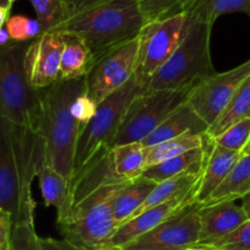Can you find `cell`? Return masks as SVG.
I'll list each match as a JSON object with an SVG mask.
<instances>
[{"label": "cell", "mask_w": 250, "mask_h": 250, "mask_svg": "<svg viewBox=\"0 0 250 250\" xmlns=\"http://www.w3.org/2000/svg\"><path fill=\"white\" fill-rule=\"evenodd\" d=\"M45 163L42 136L37 130L0 118V206L13 225H35L32 182Z\"/></svg>", "instance_id": "cell-1"}, {"label": "cell", "mask_w": 250, "mask_h": 250, "mask_svg": "<svg viewBox=\"0 0 250 250\" xmlns=\"http://www.w3.org/2000/svg\"><path fill=\"white\" fill-rule=\"evenodd\" d=\"M86 92L85 78L58 81L42 90L38 133L45 150V163L57 169L69 183L74 175L76 144L83 126L71 114L76 97Z\"/></svg>", "instance_id": "cell-2"}, {"label": "cell", "mask_w": 250, "mask_h": 250, "mask_svg": "<svg viewBox=\"0 0 250 250\" xmlns=\"http://www.w3.org/2000/svg\"><path fill=\"white\" fill-rule=\"evenodd\" d=\"M145 25L138 0H107L68 19L57 30L78 37L95 62L105 53L138 38Z\"/></svg>", "instance_id": "cell-3"}, {"label": "cell", "mask_w": 250, "mask_h": 250, "mask_svg": "<svg viewBox=\"0 0 250 250\" xmlns=\"http://www.w3.org/2000/svg\"><path fill=\"white\" fill-rule=\"evenodd\" d=\"M212 26L189 20V27L182 43L148 80L145 92L172 90L190 93L216 74L210 53Z\"/></svg>", "instance_id": "cell-4"}, {"label": "cell", "mask_w": 250, "mask_h": 250, "mask_svg": "<svg viewBox=\"0 0 250 250\" xmlns=\"http://www.w3.org/2000/svg\"><path fill=\"white\" fill-rule=\"evenodd\" d=\"M28 43H16L0 52V118L38 131L42 90L31 86L26 75Z\"/></svg>", "instance_id": "cell-5"}, {"label": "cell", "mask_w": 250, "mask_h": 250, "mask_svg": "<svg viewBox=\"0 0 250 250\" xmlns=\"http://www.w3.org/2000/svg\"><path fill=\"white\" fill-rule=\"evenodd\" d=\"M125 183L100 188L71 206L65 217L57 220L62 237L83 250L103 249L118 228L112 199Z\"/></svg>", "instance_id": "cell-6"}, {"label": "cell", "mask_w": 250, "mask_h": 250, "mask_svg": "<svg viewBox=\"0 0 250 250\" xmlns=\"http://www.w3.org/2000/svg\"><path fill=\"white\" fill-rule=\"evenodd\" d=\"M141 92H145V85L134 75L122 88L98 103L95 115L79 135L74 161V175L80 172L100 148H110L129 104Z\"/></svg>", "instance_id": "cell-7"}, {"label": "cell", "mask_w": 250, "mask_h": 250, "mask_svg": "<svg viewBox=\"0 0 250 250\" xmlns=\"http://www.w3.org/2000/svg\"><path fill=\"white\" fill-rule=\"evenodd\" d=\"M189 93L183 91H146L136 95L129 104L110 148L125 144L141 143L169 117Z\"/></svg>", "instance_id": "cell-8"}, {"label": "cell", "mask_w": 250, "mask_h": 250, "mask_svg": "<svg viewBox=\"0 0 250 250\" xmlns=\"http://www.w3.org/2000/svg\"><path fill=\"white\" fill-rule=\"evenodd\" d=\"M189 19L185 14L147 22L138 36L139 50L135 78L145 85L168 60L185 37Z\"/></svg>", "instance_id": "cell-9"}, {"label": "cell", "mask_w": 250, "mask_h": 250, "mask_svg": "<svg viewBox=\"0 0 250 250\" xmlns=\"http://www.w3.org/2000/svg\"><path fill=\"white\" fill-rule=\"evenodd\" d=\"M139 40L130 41L95 60L85 76L86 95L96 103L122 88L135 75Z\"/></svg>", "instance_id": "cell-10"}, {"label": "cell", "mask_w": 250, "mask_h": 250, "mask_svg": "<svg viewBox=\"0 0 250 250\" xmlns=\"http://www.w3.org/2000/svg\"><path fill=\"white\" fill-rule=\"evenodd\" d=\"M196 201L188 204L175 215L150 232L120 247L125 250H188L199 243L200 218Z\"/></svg>", "instance_id": "cell-11"}, {"label": "cell", "mask_w": 250, "mask_h": 250, "mask_svg": "<svg viewBox=\"0 0 250 250\" xmlns=\"http://www.w3.org/2000/svg\"><path fill=\"white\" fill-rule=\"evenodd\" d=\"M249 75L250 59L232 70L213 74L189 93L187 102L211 126Z\"/></svg>", "instance_id": "cell-12"}, {"label": "cell", "mask_w": 250, "mask_h": 250, "mask_svg": "<svg viewBox=\"0 0 250 250\" xmlns=\"http://www.w3.org/2000/svg\"><path fill=\"white\" fill-rule=\"evenodd\" d=\"M64 42L65 33L54 30L43 32L28 43L25 55V69L33 88L44 90L59 81Z\"/></svg>", "instance_id": "cell-13"}, {"label": "cell", "mask_w": 250, "mask_h": 250, "mask_svg": "<svg viewBox=\"0 0 250 250\" xmlns=\"http://www.w3.org/2000/svg\"><path fill=\"white\" fill-rule=\"evenodd\" d=\"M195 194L196 190L193 191L190 195L185 196V198L174 199V200L160 204V205H156L153 208L143 211L139 215H135L117 228L113 237L110 238L104 248L124 247L125 244L133 242L140 235L150 232L151 229H153L158 225L175 215L178 211L182 210L188 204L195 201Z\"/></svg>", "instance_id": "cell-14"}, {"label": "cell", "mask_w": 250, "mask_h": 250, "mask_svg": "<svg viewBox=\"0 0 250 250\" xmlns=\"http://www.w3.org/2000/svg\"><path fill=\"white\" fill-rule=\"evenodd\" d=\"M200 237L198 245H210L237 229L248 220L243 206L233 200L201 205L199 208Z\"/></svg>", "instance_id": "cell-15"}, {"label": "cell", "mask_w": 250, "mask_h": 250, "mask_svg": "<svg viewBox=\"0 0 250 250\" xmlns=\"http://www.w3.org/2000/svg\"><path fill=\"white\" fill-rule=\"evenodd\" d=\"M213 140L208 136L204 146L188 151L179 156L145 168L143 175L155 183H161L177 175H201L208 155L212 151Z\"/></svg>", "instance_id": "cell-16"}, {"label": "cell", "mask_w": 250, "mask_h": 250, "mask_svg": "<svg viewBox=\"0 0 250 250\" xmlns=\"http://www.w3.org/2000/svg\"><path fill=\"white\" fill-rule=\"evenodd\" d=\"M208 129V125L199 117L193 107L188 102H184L140 144L144 147H150L156 144L170 140L190 131L196 134H205Z\"/></svg>", "instance_id": "cell-17"}, {"label": "cell", "mask_w": 250, "mask_h": 250, "mask_svg": "<svg viewBox=\"0 0 250 250\" xmlns=\"http://www.w3.org/2000/svg\"><path fill=\"white\" fill-rule=\"evenodd\" d=\"M242 153L237 151L227 150L218 145H213L212 151L208 155L204 167L203 174L199 180L195 194V201L203 205L208 200L213 191L227 178L232 168L240 158Z\"/></svg>", "instance_id": "cell-18"}, {"label": "cell", "mask_w": 250, "mask_h": 250, "mask_svg": "<svg viewBox=\"0 0 250 250\" xmlns=\"http://www.w3.org/2000/svg\"><path fill=\"white\" fill-rule=\"evenodd\" d=\"M157 183L140 177L135 180L125 183L112 199V210L118 227L130 220L147 199Z\"/></svg>", "instance_id": "cell-19"}, {"label": "cell", "mask_w": 250, "mask_h": 250, "mask_svg": "<svg viewBox=\"0 0 250 250\" xmlns=\"http://www.w3.org/2000/svg\"><path fill=\"white\" fill-rule=\"evenodd\" d=\"M37 177L44 205L57 208V220L65 217L70 211V183L48 163H43Z\"/></svg>", "instance_id": "cell-20"}, {"label": "cell", "mask_w": 250, "mask_h": 250, "mask_svg": "<svg viewBox=\"0 0 250 250\" xmlns=\"http://www.w3.org/2000/svg\"><path fill=\"white\" fill-rule=\"evenodd\" d=\"M92 65L93 58L87 47L78 37L65 33V42L60 60L59 81L85 78Z\"/></svg>", "instance_id": "cell-21"}, {"label": "cell", "mask_w": 250, "mask_h": 250, "mask_svg": "<svg viewBox=\"0 0 250 250\" xmlns=\"http://www.w3.org/2000/svg\"><path fill=\"white\" fill-rule=\"evenodd\" d=\"M250 193V153L242 155L220 187L203 205L242 199Z\"/></svg>", "instance_id": "cell-22"}, {"label": "cell", "mask_w": 250, "mask_h": 250, "mask_svg": "<svg viewBox=\"0 0 250 250\" xmlns=\"http://www.w3.org/2000/svg\"><path fill=\"white\" fill-rule=\"evenodd\" d=\"M201 175H177V177L169 178L163 182L157 183L150 195L147 196L143 205L139 210L134 213V216L139 215L147 208H153L160 204L167 203V201L174 200V199L185 198L190 195L193 191L198 189L199 180ZM133 216V217H134Z\"/></svg>", "instance_id": "cell-23"}, {"label": "cell", "mask_w": 250, "mask_h": 250, "mask_svg": "<svg viewBox=\"0 0 250 250\" xmlns=\"http://www.w3.org/2000/svg\"><path fill=\"white\" fill-rule=\"evenodd\" d=\"M206 140H208V134L206 133L196 134L190 131V133H185L183 135L177 136V138L170 139V140L156 144L150 147H145L146 168L169 160L175 156L182 155L188 151L194 150V148L201 147Z\"/></svg>", "instance_id": "cell-24"}, {"label": "cell", "mask_w": 250, "mask_h": 250, "mask_svg": "<svg viewBox=\"0 0 250 250\" xmlns=\"http://www.w3.org/2000/svg\"><path fill=\"white\" fill-rule=\"evenodd\" d=\"M115 173L123 182H131L143 175L146 168L145 147L140 143L125 144L112 148Z\"/></svg>", "instance_id": "cell-25"}, {"label": "cell", "mask_w": 250, "mask_h": 250, "mask_svg": "<svg viewBox=\"0 0 250 250\" xmlns=\"http://www.w3.org/2000/svg\"><path fill=\"white\" fill-rule=\"evenodd\" d=\"M243 13L250 18V0H196L185 13L190 21L213 25L220 16Z\"/></svg>", "instance_id": "cell-26"}, {"label": "cell", "mask_w": 250, "mask_h": 250, "mask_svg": "<svg viewBox=\"0 0 250 250\" xmlns=\"http://www.w3.org/2000/svg\"><path fill=\"white\" fill-rule=\"evenodd\" d=\"M245 117H250V75L235 91L234 96L225 108L222 114L211 126H208L206 134L208 138L215 139L216 136L221 135L226 129L229 128L230 125Z\"/></svg>", "instance_id": "cell-27"}, {"label": "cell", "mask_w": 250, "mask_h": 250, "mask_svg": "<svg viewBox=\"0 0 250 250\" xmlns=\"http://www.w3.org/2000/svg\"><path fill=\"white\" fill-rule=\"evenodd\" d=\"M146 23L182 15L196 0H138Z\"/></svg>", "instance_id": "cell-28"}, {"label": "cell", "mask_w": 250, "mask_h": 250, "mask_svg": "<svg viewBox=\"0 0 250 250\" xmlns=\"http://www.w3.org/2000/svg\"><path fill=\"white\" fill-rule=\"evenodd\" d=\"M43 32L57 30L66 21V15L60 0H30Z\"/></svg>", "instance_id": "cell-29"}, {"label": "cell", "mask_w": 250, "mask_h": 250, "mask_svg": "<svg viewBox=\"0 0 250 250\" xmlns=\"http://www.w3.org/2000/svg\"><path fill=\"white\" fill-rule=\"evenodd\" d=\"M212 140L221 147L242 153L248 141L250 140V117L238 120Z\"/></svg>", "instance_id": "cell-30"}, {"label": "cell", "mask_w": 250, "mask_h": 250, "mask_svg": "<svg viewBox=\"0 0 250 250\" xmlns=\"http://www.w3.org/2000/svg\"><path fill=\"white\" fill-rule=\"evenodd\" d=\"M5 27L11 40L16 43L31 42L43 33L42 26L37 19L23 15L10 16L6 21Z\"/></svg>", "instance_id": "cell-31"}, {"label": "cell", "mask_w": 250, "mask_h": 250, "mask_svg": "<svg viewBox=\"0 0 250 250\" xmlns=\"http://www.w3.org/2000/svg\"><path fill=\"white\" fill-rule=\"evenodd\" d=\"M10 250H41L35 225L31 223L13 225Z\"/></svg>", "instance_id": "cell-32"}, {"label": "cell", "mask_w": 250, "mask_h": 250, "mask_svg": "<svg viewBox=\"0 0 250 250\" xmlns=\"http://www.w3.org/2000/svg\"><path fill=\"white\" fill-rule=\"evenodd\" d=\"M210 247L223 250H250V218L222 239L210 244Z\"/></svg>", "instance_id": "cell-33"}, {"label": "cell", "mask_w": 250, "mask_h": 250, "mask_svg": "<svg viewBox=\"0 0 250 250\" xmlns=\"http://www.w3.org/2000/svg\"><path fill=\"white\" fill-rule=\"evenodd\" d=\"M96 108H97V104L85 92L75 98L70 110L73 117L78 120V123L83 129L95 115Z\"/></svg>", "instance_id": "cell-34"}, {"label": "cell", "mask_w": 250, "mask_h": 250, "mask_svg": "<svg viewBox=\"0 0 250 250\" xmlns=\"http://www.w3.org/2000/svg\"><path fill=\"white\" fill-rule=\"evenodd\" d=\"M60 1H62L64 11H65L66 20H68V19L83 13L93 6L104 3L107 0H60Z\"/></svg>", "instance_id": "cell-35"}, {"label": "cell", "mask_w": 250, "mask_h": 250, "mask_svg": "<svg viewBox=\"0 0 250 250\" xmlns=\"http://www.w3.org/2000/svg\"><path fill=\"white\" fill-rule=\"evenodd\" d=\"M13 220L6 212L0 213V250H10Z\"/></svg>", "instance_id": "cell-36"}, {"label": "cell", "mask_w": 250, "mask_h": 250, "mask_svg": "<svg viewBox=\"0 0 250 250\" xmlns=\"http://www.w3.org/2000/svg\"><path fill=\"white\" fill-rule=\"evenodd\" d=\"M38 243H40L41 250H83L65 239L58 240L53 238L38 237Z\"/></svg>", "instance_id": "cell-37"}, {"label": "cell", "mask_w": 250, "mask_h": 250, "mask_svg": "<svg viewBox=\"0 0 250 250\" xmlns=\"http://www.w3.org/2000/svg\"><path fill=\"white\" fill-rule=\"evenodd\" d=\"M14 41L11 40L10 35H9L8 30H6V27L4 26V27L0 28V47L4 48V47H8V45L13 44Z\"/></svg>", "instance_id": "cell-38"}, {"label": "cell", "mask_w": 250, "mask_h": 250, "mask_svg": "<svg viewBox=\"0 0 250 250\" xmlns=\"http://www.w3.org/2000/svg\"><path fill=\"white\" fill-rule=\"evenodd\" d=\"M10 10L11 9L6 8V6H0V28L4 27L8 21V19L10 18Z\"/></svg>", "instance_id": "cell-39"}, {"label": "cell", "mask_w": 250, "mask_h": 250, "mask_svg": "<svg viewBox=\"0 0 250 250\" xmlns=\"http://www.w3.org/2000/svg\"><path fill=\"white\" fill-rule=\"evenodd\" d=\"M242 201H243V204H242L243 208H244V211H245V213L248 215V217L250 218V193L247 194L245 196H243Z\"/></svg>", "instance_id": "cell-40"}, {"label": "cell", "mask_w": 250, "mask_h": 250, "mask_svg": "<svg viewBox=\"0 0 250 250\" xmlns=\"http://www.w3.org/2000/svg\"><path fill=\"white\" fill-rule=\"evenodd\" d=\"M188 250H223L221 248H216V247H210V245H194L193 248Z\"/></svg>", "instance_id": "cell-41"}, {"label": "cell", "mask_w": 250, "mask_h": 250, "mask_svg": "<svg viewBox=\"0 0 250 250\" xmlns=\"http://www.w3.org/2000/svg\"><path fill=\"white\" fill-rule=\"evenodd\" d=\"M248 153H250V140L248 141L247 146H245L244 150L242 151V155H248Z\"/></svg>", "instance_id": "cell-42"}, {"label": "cell", "mask_w": 250, "mask_h": 250, "mask_svg": "<svg viewBox=\"0 0 250 250\" xmlns=\"http://www.w3.org/2000/svg\"><path fill=\"white\" fill-rule=\"evenodd\" d=\"M0 6H6V8L11 9L10 4H9V0H0Z\"/></svg>", "instance_id": "cell-43"}, {"label": "cell", "mask_w": 250, "mask_h": 250, "mask_svg": "<svg viewBox=\"0 0 250 250\" xmlns=\"http://www.w3.org/2000/svg\"><path fill=\"white\" fill-rule=\"evenodd\" d=\"M100 250H125V249H123V248L120 247H113V248H103V249H100Z\"/></svg>", "instance_id": "cell-44"}, {"label": "cell", "mask_w": 250, "mask_h": 250, "mask_svg": "<svg viewBox=\"0 0 250 250\" xmlns=\"http://www.w3.org/2000/svg\"><path fill=\"white\" fill-rule=\"evenodd\" d=\"M16 0H9V4H10V6H13V4L15 3Z\"/></svg>", "instance_id": "cell-45"}, {"label": "cell", "mask_w": 250, "mask_h": 250, "mask_svg": "<svg viewBox=\"0 0 250 250\" xmlns=\"http://www.w3.org/2000/svg\"><path fill=\"white\" fill-rule=\"evenodd\" d=\"M1 212H4V211H3V208H1V206H0V213Z\"/></svg>", "instance_id": "cell-46"}, {"label": "cell", "mask_w": 250, "mask_h": 250, "mask_svg": "<svg viewBox=\"0 0 250 250\" xmlns=\"http://www.w3.org/2000/svg\"><path fill=\"white\" fill-rule=\"evenodd\" d=\"M1 49H3V48H1V47H0V52H1Z\"/></svg>", "instance_id": "cell-47"}]
</instances>
